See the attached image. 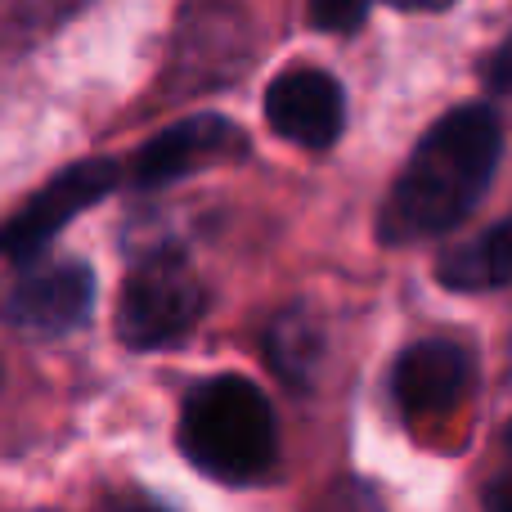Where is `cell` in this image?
Here are the masks:
<instances>
[{
    "label": "cell",
    "instance_id": "3",
    "mask_svg": "<svg viewBox=\"0 0 512 512\" xmlns=\"http://www.w3.org/2000/svg\"><path fill=\"white\" fill-rule=\"evenodd\" d=\"M203 279L180 252H153L126 274L117 297V337L135 351H158L180 337L203 315Z\"/></svg>",
    "mask_w": 512,
    "mask_h": 512
},
{
    "label": "cell",
    "instance_id": "4",
    "mask_svg": "<svg viewBox=\"0 0 512 512\" xmlns=\"http://www.w3.org/2000/svg\"><path fill=\"white\" fill-rule=\"evenodd\" d=\"M113 185H117V167L108 158H86V162L63 167L41 194L27 198V203L0 225V256H9V261H36L41 248L72 216H81L90 203L113 194Z\"/></svg>",
    "mask_w": 512,
    "mask_h": 512
},
{
    "label": "cell",
    "instance_id": "11",
    "mask_svg": "<svg viewBox=\"0 0 512 512\" xmlns=\"http://www.w3.org/2000/svg\"><path fill=\"white\" fill-rule=\"evenodd\" d=\"M310 23L328 27V32H355L364 23V5H315L310 9Z\"/></svg>",
    "mask_w": 512,
    "mask_h": 512
},
{
    "label": "cell",
    "instance_id": "9",
    "mask_svg": "<svg viewBox=\"0 0 512 512\" xmlns=\"http://www.w3.org/2000/svg\"><path fill=\"white\" fill-rule=\"evenodd\" d=\"M436 274H441V283L454 292L504 288L512 279V221L490 225V230H481L477 239L450 248L441 256V265H436Z\"/></svg>",
    "mask_w": 512,
    "mask_h": 512
},
{
    "label": "cell",
    "instance_id": "7",
    "mask_svg": "<svg viewBox=\"0 0 512 512\" xmlns=\"http://www.w3.org/2000/svg\"><path fill=\"white\" fill-rule=\"evenodd\" d=\"M95 301V274L81 261H50L27 270L5 292V319L27 333H68L90 315Z\"/></svg>",
    "mask_w": 512,
    "mask_h": 512
},
{
    "label": "cell",
    "instance_id": "8",
    "mask_svg": "<svg viewBox=\"0 0 512 512\" xmlns=\"http://www.w3.org/2000/svg\"><path fill=\"white\" fill-rule=\"evenodd\" d=\"M400 409L409 418H427V414H445L454 409L463 396L472 391V360L463 346L454 342H418L400 355L396 378H391Z\"/></svg>",
    "mask_w": 512,
    "mask_h": 512
},
{
    "label": "cell",
    "instance_id": "10",
    "mask_svg": "<svg viewBox=\"0 0 512 512\" xmlns=\"http://www.w3.org/2000/svg\"><path fill=\"white\" fill-rule=\"evenodd\" d=\"M270 360L274 369L283 373L288 382H310V373H315L319 364V328L315 319H306L301 310H288V315L274 319L270 328Z\"/></svg>",
    "mask_w": 512,
    "mask_h": 512
},
{
    "label": "cell",
    "instance_id": "13",
    "mask_svg": "<svg viewBox=\"0 0 512 512\" xmlns=\"http://www.w3.org/2000/svg\"><path fill=\"white\" fill-rule=\"evenodd\" d=\"M486 508L490 512H512V459L499 463V472L486 481Z\"/></svg>",
    "mask_w": 512,
    "mask_h": 512
},
{
    "label": "cell",
    "instance_id": "1",
    "mask_svg": "<svg viewBox=\"0 0 512 512\" xmlns=\"http://www.w3.org/2000/svg\"><path fill=\"white\" fill-rule=\"evenodd\" d=\"M504 126L495 108L463 104L445 113L432 131L418 140L414 158L405 162L391 198L382 207V239L414 243L445 234L481 203L499 162Z\"/></svg>",
    "mask_w": 512,
    "mask_h": 512
},
{
    "label": "cell",
    "instance_id": "5",
    "mask_svg": "<svg viewBox=\"0 0 512 512\" xmlns=\"http://www.w3.org/2000/svg\"><path fill=\"white\" fill-rule=\"evenodd\" d=\"M239 158H248V135L230 117L198 113V117L167 126V131L153 135L135 153V185L158 189L198 167H221V162H239Z\"/></svg>",
    "mask_w": 512,
    "mask_h": 512
},
{
    "label": "cell",
    "instance_id": "2",
    "mask_svg": "<svg viewBox=\"0 0 512 512\" xmlns=\"http://www.w3.org/2000/svg\"><path fill=\"white\" fill-rule=\"evenodd\" d=\"M180 450L216 481H256L274 463V414L239 373L207 378L180 409Z\"/></svg>",
    "mask_w": 512,
    "mask_h": 512
},
{
    "label": "cell",
    "instance_id": "12",
    "mask_svg": "<svg viewBox=\"0 0 512 512\" xmlns=\"http://www.w3.org/2000/svg\"><path fill=\"white\" fill-rule=\"evenodd\" d=\"M486 81H490V90H495V95L512 99V36H508L504 45H499L495 54H490V63H486Z\"/></svg>",
    "mask_w": 512,
    "mask_h": 512
},
{
    "label": "cell",
    "instance_id": "6",
    "mask_svg": "<svg viewBox=\"0 0 512 512\" xmlns=\"http://www.w3.org/2000/svg\"><path fill=\"white\" fill-rule=\"evenodd\" d=\"M265 122L301 149H328L342 135L346 99L324 68H288L265 90Z\"/></svg>",
    "mask_w": 512,
    "mask_h": 512
},
{
    "label": "cell",
    "instance_id": "14",
    "mask_svg": "<svg viewBox=\"0 0 512 512\" xmlns=\"http://www.w3.org/2000/svg\"><path fill=\"white\" fill-rule=\"evenodd\" d=\"M126 512H167V508H158V504H131Z\"/></svg>",
    "mask_w": 512,
    "mask_h": 512
}]
</instances>
